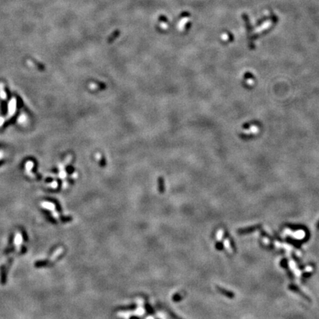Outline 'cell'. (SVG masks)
<instances>
[{
  "label": "cell",
  "mask_w": 319,
  "mask_h": 319,
  "mask_svg": "<svg viewBox=\"0 0 319 319\" xmlns=\"http://www.w3.org/2000/svg\"><path fill=\"white\" fill-rule=\"evenodd\" d=\"M16 110V99L14 98L13 99H11L9 104H8V112L7 116H5V117H1L0 118V126H2L6 120L10 119V117H13L14 115Z\"/></svg>",
  "instance_id": "1"
},
{
  "label": "cell",
  "mask_w": 319,
  "mask_h": 319,
  "mask_svg": "<svg viewBox=\"0 0 319 319\" xmlns=\"http://www.w3.org/2000/svg\"><path fill=\"white\" fill-rule=\"evenodd\" d=\"M7 273H8V267L5 264L0 266V282L2 285H5L7 283Z\"/></svg>",
  "instance_id": "2"
},
{
  "label": "cell",
  "mask_w": 319,
  "mask_h": 319,
  "mask_svg": "<svg viewBox=\"0 0 319 319\" xmlns=\"http://www.w3.org/2000/svg\"><path fill=\"white\" fill-rule=\"evenodd\" d=\"M317 227H318V229H319V222H318V225H317Z\"/></svg>",
  "instance_id": "6"
},
{
  "label": "cell",
  "mask_w": 319,
  "mask_h": 319,
  "mask_svg": "<svg viewBox=\"0 0 319 319\" xmlns=\"http://www.w3.org/2000/svg\"><path fill=\"white\" fill-rule=\"evenodd\" d=\"M0 98L3 100L6 99L7 94L5 90V86L2 83H0Z\"/></svg>",
  "instance_id": "3"
},
{
  "label": "cell",
  "mask_w": 319,
  "mask_h": 319,
  "mask_svg": "<svg viewBox=\"0 0 319 319\" xmlns=\"http://www.w3.org/2000/svg\"><path fill=\"white\" fill-rule=\"evenodd\" d=\"M21 231V236H22L23 240H24V242H28V234H27V233H26L25 230L22 229Z\"/></svg>",
  "instance_id": "5"
},
{
  "label": "cell",
  "mask_w": 319,
  "mask_h": 319,
  "mask_svg": "<svg viewBox=\"0 0 319 319\" xmlns=\"http://www.w3.org/2000/svg\"><path fill=\"white\" fill-rule=\"evenodd\" d=\"M47 264V261H37L35 262L34 265L36 268H43Z\"/></svg>",
  "instance_id": "4"
}]
</instances>
